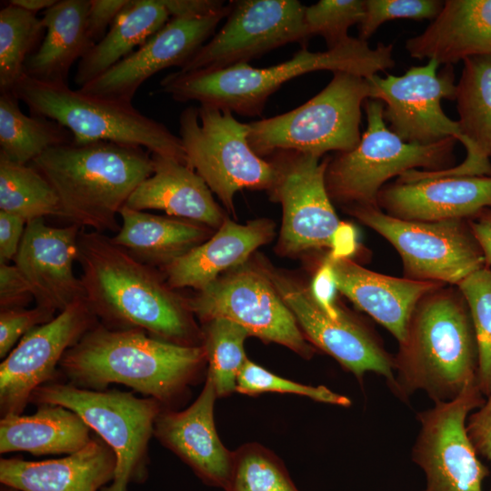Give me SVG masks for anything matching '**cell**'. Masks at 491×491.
Returning <instances> with one entry per match:
<instances>
[{
	"label": "cell",
	"mask_w": 491,
	"mask_h": 491,
	"mask_svg": "<svg viewBox=\"0 0 491 491\" xmlns=\"http://www.w3.org/2000/svg\"><path fill=\"white\" fill-rule=\"evenodd\" d=\"M77 261L85 297L97 318L115 328L139 329L164 341L195 346L189 308L145 264L111 238L80 231Z\"/></svg>",
	"instance_id": "6da1fadb"
},
{
	"label": "cell",
	"mask_w": 491,
	"mask_h": 491,
	"mask_svg": "<svg viewBox=\"0 0 491 491\" xmlns=\"http://www.w3.org/2000/svg\"><path fill=\"white\" fill-rule=\"evenodd\" d=\"M456 85L457 121L467 142L458 165L436 171L453 176L491 175V57L466 58Z\"/></svg>",
	"instance_id": "83f0119b"
},
{
	"label": "cell",
	"mask_w": 491,
	"mask_h": 491,
	"mask_svg": "<svg viewBox=\"0 0 491 491\" xmlns=\"http://www.w3.org/2000/svg\"><path fill=\"white\" fill-rule=\"evenodd\" d=\"M235 391L251 396L262 393H288L326 404L341 406L351 405L347 396L335 393L325 386H312L285 379L248 359L238 374Z\"/></svg>",
	"instance_id": "ab89813d"
},
{
	"label": "cell",
	"mask_w": 491,
	"mask_h": 491,
	"mask_svg": "<svg viewBox=\"0 0 491 491\" xmlns=\"http://www.w3.org/2000/svg\"><path fill=\"white\" fill-rule=\"evenodd\" d=\"M0 211L27 222L61 215L59 198L49 181L32 165L0 153Z\"/></svg>",
	"instance_id": "836d02e7"
},
{
	"label": "cell",
	"mask_w": 491,
	"mask_h": 491,
	"mask_svg": "<svg viewBox=\"0 0 491 491\" xmlns=\"http://www.w3.org/2000/svg\"><path fill=\"white\" fill-rule=\"evenodd\" d=\"M206 323L203 346L209 363L207 376L217 397L226 396L235 391L238 374L247 359L244 343L250 335L243 326L225 318Z\"/></svg>",
	"instance_id": "d590c367"
},
{
	"label": "cell",
	"mask_w": 491,
	"mask_h": 491,
	"mask_svg": "<svg viewBox=\"0 0 491 491\" xmlns=\"http://www.w3.org/2000/svg\"><path fill=\"white\" fill-rule=\"evenodd\" d=\"M365 13V0H320L306 6L305 23L310 36L321 35L333 48L350 36L348 29L360 24Z\"/></svg>",
	"instance_id": "f35d334b"
},
{
	"label": "cell",
	"mask_w": 491,
	"mask_h": 491,
	"mask_svg": "<svg viewBox=\"0 0 491 491\" xmlns=\"http://www.w3.org/2000/svg\"><path fill=\"white\" fill-rule=\"evenodd\" d=\"M275 289L310 341L362 380L368 372L383 376L390 388L395 380L394 356L369 327L341 309L330 316L310 289L276 273L266 272Z\"/></svg>",
	"instance_id": "ac0fdd59"
},
{
	"label": "cell",
	"mask_w": 491,
	"mask_h": 491,
	"mask_svg": "<svg viewBox=\"0 0 491 491\" xmlns=\"http://www.w3.org/2000/svg\"><path fill=\"white\" fill-rule=\"evenodd\" d=\"M444 5L440 0H365L359 38L366 41L385 22L395 19H435Z\"/></svg>",
	"instance_id": "60d3db41"
},
{
	"label": "cell",
	"mask_w": 491,
	"mask_h": 491,
	"mask_svg": "<svg viewBox=\"0 0 491 491\" xmlns=\"http://www.w3.org/2000/svg\"><path fill=\"white\" fill-rule=\"evenodd\" d=\"M486 397L484 404L468 416L466 429L476 453L491 464V393Z\"/></svg>",
	"instance_id": "ee69618b"
},
{
	"label": "cell",
	"mask_w": 491,
	"mask_h": 491,
	"mask_svg": "<svg viewBox=\"0 0 491 491\" xmlns=\"http://www.w3.org/2000/svg\"><path fill=\"white\" fill-rule=\"evenodd\" d=\"M12 93L30 114L52 119L70 131L76 143L109 141L140 146L186 165L180 137L132 103L93 96L68 85L44 83L25 75Z\"/></svg>",
	"instance_id": "8992f818"
},
{
	"label": "cell",
	"mask_w": 491,
	"mask_h": 491,
	"mask_svg": "<svg viewBox=\"0 0 491 491\" xmlns=\"http://www.w3.org/2000/svg\"><path fill=\"white\" fill-rule=\"evenodd\" d=\"M477 346L460 291L444 286L416 305L394 356L392 393L403 401L422 390L434 401L456 398L476 380Z\"/></svg>",
	"instance_id": "3957f363"
},
{
	"label": "cell",
	"mask_w": 491,
	"mask_h": 491,
	"mask_svg": "<svg viewBox=\"0 0 491 491\" xmlns=\"http://www.w3.org/2000/svg\"><path fill=\"white\" fill-rule=\"evenodd\" d=\"M119 215L122 225L111 240L143 263L165 262L166 266L200 245L205 235V230L195 224L126 205Z\"/></svg>",
	"instance_id": "1f68e13d"
},
{
	"label": "cell",
	"mask_w": 491,
	"mask_h": 491,
	"mask_svg": "<svg viewBox=\"0 0 491 491\" xmlns=\"http://www.w3.org/2000/svg\"><path fill=\"white\" fill-rule=\"evenodd\" d=\"M249 125L229 110L209 105L189 106L179 115V137L186 165L232 210L234 195L248 189H272L278 171L248 144Z\"/></svg>",
	"instance_id": "30bf717a"
},
{
	"label": "cell",
	"mask_w": 491,
	"mask_h": 491,
	"mask_svg": "<svg viewBox=\"0 0 491 491\" xmlns=\"http://www.w3.org/2000/svg\"><path fill=\"white\" fill-rule=\"evenodd\" d=\"M328 85L300 106L248 123V144L260 157L292 150L317 157L346 152L360 141L362 106L373 87L364 77L334 72Z\"/></svg>",
	"instance_id": "52a82bcc"
},
{
	"label": "cell",
	"mask_w": 491,
	"mask_h": 491,
	"mask_svg": "<svg viewBox=\"0 0 491 491\" xmlns=\"http://www.w3.org/2000/svg\"><path fill=\"white\" fill-rule=\"evenodd\" d=\"M336 289L386 327L399 342L417 302L445 284L395 277L368 270L349 257L328 256Z\"/></svg>",
	"instance_id": "603a6c76"
},
{
	"label": "cell",
	"mask_w": 491,
	"mask_h": 491,
	"mask_svg": "<svg viewBox=\"0 0 491 491\" xmlns=\"http://www.w3.org/2000/svg\"><path fill=\"white\" fill-rule=\"evenodd\" d=\"M392 44L372 48L367 41L349 37L324 52L304 46L291 59L256 68L239 63L225 68L187 73L175 71L160 81L161 92L178 102L229 110L240 115H259L269 96L283 84L302 75L327 70L346 72L366 79L395 65Z\"/></svg>",
	"instance_id": "277c9868"
},
{
	"label": "cell",
	"mask_w": 491,
	"mask_h": 491,
	"mask_svg": "<svg viewBox=\"0 0 491 491\" xmlns=\"http://www.w3.org/2000/svg\"><path fill=\"white\" fill-rule=\"evenodd\" d=\"M127 3L128 0H90L87 34L95 45L105 35L107 28Z\"/></svg>",
	"instance_id": "f6af8a7d"
},
{
	"label": "cell",
	"mask_w": 491,
	"mask_h": 491,
	"mask_svg": "<svg viewBox=\"0 0 491 491\" xmlns=\"http://www.w3.org/2000/svg\"><path fill=\"white\" fill-rule=\"evenodd\" d=\"M35 299L30 285L14 265L0 264L1 310L25 308Z\"/></svg>",
	"instance_id": "7bdbcfd3"
},
{
	"label": "cell",
	"mask_w": 491,
	"mask_h": 491,
	"mask_svg": "<svg viewBox=\"0 0 491 491\" xmlns=\"http://www.w3.org/2000/svg\"><path fill=\"white\" fill-rule=\"evenodd\" d=\"M231 9L232 1L204 16L171 17L131 55L79 90L96 97L132 103L138 88L152 75L170 66L183 67L214 35Z\"/></svg>",
	"instance_id": "d6986e66"
},
{
	"label": "cell",
	"mask_w": 491,
	"mask_h": 491,
	"mask_svg": "<svg viewBox=\"0 0 491 491\" xmlns=\"http://www.w3.org/2000/svg\"><path fill=\"white\" fill-rule=\"evenodd\" d=\"M96 324L83 297L24 336L0 365L1 416L22 414L33 392L54 378L66 351Z\"/></svg>",
	"instance_id": "e0dca14e"
},
{
	"label": "cell",
	"mask_w": 491,
	"mask_h": 491,
	"mask_svg": "<svg viewBox=\"0 0 491 491\" xmlns=\"http://www.w3.org/2000/svg\"><path fill=\"white\" fill-rule=\"evenodd\" d=\"M56 313L35 306L31 309H5L0 313V357H5L16 342L34 328L52 320Z\"/></svg>",
	"instance_id": "b9f144b4"
},
{
	"label": "cell",
	"mask_w": 491,
	"mask_h": 491,
	"mask_svg": "<svg viewBox=\"0 0 491 491\" xmlns=\"http://www.w3.org/2000/svg\"><path fill=\"white\" fill-rule=\"evenodd\" d=\"M364 108L367 125L359 143L329 159L326 185L331 200L377 205L379 191L392 177L419 167L437 171L453 166L456 138L430 145L406 143L386 125L382 101L366 99Z\"/></svg>",
	"instance_id": "ba28073f"
},
{
	"label": "cell",
	"mask_w": 491,
	"mask_h": 491,
	"mask_svg": "<svg viewBox=\"0 0 491 491\" xmlns=\"http://www.w3.org/2000/svg\"><path fill=\"white\" fill-rule=\"evenodd\" d=\"M278 178L271 191L283 206L281 245L290 253L335 248L346 224L338 217L326 185L330 157L292 150L274 152Z\"/></svg>",
	"instance_id": "9a60e30c"
},
{
	"label": "cell",
	"mask_w": 491,
	"mask_h": 491,
	"mask_svg": "<svg viewBox=\"0 0 491 491\" xmlns=\"http://www.w3.org/2000/svg\"><path fill=\"white\" fill-rule=\"evenodd\" d=\"M416 59L452 65L474 56L491 57V0H446L438 15L405 45Z\"/></svg>",
	"instance_id": "d4e9b609"
},
{
	"label": "cell",
	"mask_w": 491,
	"mask_h": 491,
	"mask_svg": "<svg viewBox=\"0 0 491 491\" xmlns=\"http://www.w3.org/2000/svg\"><path fill=\"white\" fill-rule=\"evenodd\" d=\"M469 226L482 250L486 263L491 265V208H486L476 215Z\"/></svg>",
	"instance_id": "681fc988"
},
{
	"label": "cell",
	"mask_w": 491,
	"mask_h": 491,
	"mask_svg": "<svg viewBox=\"0 0 491 491\" xmlns=\"http://www.w3.org/2000/svg\"><path fill=\"white\" fill-rule=\"evenodd\" d=\"M266 220L247 225L225 221L216 234L165 266L167 284L173 288L203 289L222 271L246 261L258 246L272 236Z\"/></svg>",
	"instance_id": "4316f807"
},
{
	"label": "cell",
	"mask_w": 491,
	"mask_h": 491,
	"mask_svg": "<svg viewBox=\"0 0 491 491\" xmlns=\"http://www.w3.org/2000/svg\"><path fill=\"white\" fill-rule=\"evenodd\" d=\"M305 10L296 0L232 1L224 25L178 71L225 68L286 44L304 45L311 37Z\"/></svg>",
	"instance_id": "4fadbf2b"
},
{
	"label": "cell",
	"mask_w": 491,
	"mask_h": 491,
	"mask_svg": "<svg viewBox=\"0 0 491 491\" xmlns=\"http://www.w3.org/2000/svg\"><path fill=\"white\" fill-rule=\"evenodd\" d=\"M30 402L58 405L74 411L114 451V478L100 491H126L130 483L145 479L148 443L164 406L159 401L118 390L48 382L33 392Z\"/></svg>",
	"instance_id": "9c48e42d"
},
{
	"label": "cell",
	"mask_w": 491,
	"mask_h": 491,
	"mask_svg": "<svg viewBox=\"0 0 491 491\" xmlns=\"http://www.w3.org/2000/svg\"><path fill=\"white\" fill-rule=\"evenodd\" d=\"M205 359L204 346L97 323L66 351L59 367L76 386L105 390L111 383L122 384L164 406L186 389Z\"/></svg>",
	"instance_id": "7a4b0ae2"
},
{
	"label": "cell",
	"mask_w": 491,
	"mask_h": 491,
	"mask_svg": "<svg viewBox=\"0 0 491 491\" xmlns=\"http://www.w3.org/2000/svg\"><path fill=\"white\" fill-rule=\"evenodd\" d=\"M12 92L0 95V153L29 165L46 150L74 141L70 131L45 116L26 115Z\"/></svg>",
	"instance_id": "d6a6232c"
},
{
	"label": "cell",
	"mask_w": 491,
	"mask_h": 491,
	"mask_svg": "<svg viewBox=\"0 0 491 491\" xmlns=\"http://www.w3.org/2000/svg\"><path fill=\"white\" fill-rule=\"evenodd\" d=\"M149 151L109 141L52 147L30 165L52 185L60 216L102 233L118 228L116 215L154 172Z\"/></svg>",
	"instance_id": "5b68a950"
},
{
	"label": "cell",
	"mask_w": 491,
	"mask_h": 491,
	"mask_svg": "<svg viewBox=\"0 0 491 491\" xmlns=\"http://www.w3.org/2000/svg\"><path fill=\"white\" fill-rule=\"evenodd\" d=\"M170 19L162 0H128L105 35L78 62L74 77L80 87L131 55Z\"/></svg>",
	"instance_id": "4dcf8cb0"
},
{
	"label": "cell",
	"mask_w": 491,
	"mask_h": 491,
	"mask_svg": "<svg viewBox=\"0 0 491 491\" xmlns=\"http://www.w3.org/2000/svg\"><path fill=\"white\" fill-rule=\"evenodd\" d=\"M171 17L204 16L224 8L217 0H162Z\"/></svg>",
	"instance_id": "c3c4849f"
},
{
	"label": "cell",
	"mask_w": 491,
	"mask_h": 491,
	"mask_svg": "<svg viewBox=\"0 0 491 491\" xmlns=\"http://www.w3.org/2000/svg\"><path fill=\"white\" fill-rule=\"evenodd\" d=\"M217 397L209 376L196 400L186 409L162 408L154 436L174 452L206 485L225 489L232 471L234 452L221 442L214 421Z\"/></svg>",
	"instance_id": "7402d4cb"
},
{
	"label": "cell",
	"mask_w": 491,
	"mask_h": 491,
	"mask_svg": "<svg viewBox=\"0 0 491 491\" xmlns=\"http://www.w3.org/2000/svg\"><path fill=\"white\" fill-rule=\"evenodd\" d=\"M485 402L477 381L453 400L419 412L412 460L426 476L423 491H483L488 468L478 459L466 429L469 414Z\"/></svg>",
	"instance_id": "7c38bea8"
},
{
	"label": "cell",
	"mask_w": 491,
	"mask_h": 491,
	"mask_svg": "<svg viewBox=\"0 0 491 491\" xmlns=\"http://www.w3.org/2000/svg\"><path fill=\"white\" fill-rule=\"evenodd\" d=\"M26 225L22 217L0 211V264L14 260Z\"/></svg>",
	"instance_id": "bcb514c9"
},
{
	"label": "cell",
	"mask_w": 491,
	"mask_h": 491,
	"mask_svg": "<svg viewBox=\"0 0 491 491\" xmlns=\"http://www.w3.org/2000/svg\"><path fill=\"white\" fill-rule=\"evenodd\" d=\"M429 59L426 65L412 66L402 75H378L367 78L373 87L371 99L384 104L388 128L406 143L430 145L454 137L466 147L457 121L450 119L441 100L456 99V85L452 65Z\"/></svg>",
	"instance_id": "5bb4252c"
},
{
	"label": "cell",
	"mask_w": 491,
	"mask_h": 491,
	"mask_svg": "<svg viewBox=\"0 0 491 491\" xmlns=\"http://www.w3.org/2000/svg\"><path fill=\"white\" fill-rule=\"evenodd\" d=\"M56 2V0H11L8 4L35 14L53 6Z\"/></svg>",
	"instance_id": "f907efd6"
},
{
	"label": "cell",
	"mask_w": 491,
	"mask_h": 491,
	"mask_svg": "<svg viewBox=\"0 0 491 491\" xmlns=\"http://www.w3.org/2000/svg\"><path fill=\"white\" fill-rule=\"evenodd\" d=\"M90 0H61L43 12L45 36L28 57L24 75L48 84L67 85L72 65L95 45L87 34Z\"/></svg>",
	"instance_id": "f1b7e54d"
},
{
	"label": "cell",
	"mask_w": 491,
	"mask_h": 491,
	"mask_svg": "<svg viewBox=\"0 0 491 491\" xmlns=\"http://www.w3.org/2000/svg\"><path fill=\"white\" fill-rule=\"evenodd\" d=\"M386 214L408 221L465 219L491 208V175L453 176L411 170L379 191Z\"/></svg>",
	"instance_id": "ffe728a7"
},
{
	"label": "cell",
	"mask_w": 491,
	"mask_h": 491,
	"mask_svg": "<svg viewBox=\"0 0 491 491\" xmlns=\"http://www.w3.org/2000/svg\"><path fill=\"white\" fill-rule=\"evenodd\" d=\"M317 303L332 316H337L341 311L335 302L336 289L329 265L325 261L318 270L310 288Z\"/></svg>",
	"instance_id": "7dc6e473"
},
{
	"label": "cell",
	"mask_w": 491,
	"mask_h": 491,
	"mask_svg": "<svg viewBox=\"0 0 491 491\" xmlns=\"http://www.w3.org/2000/svg\"><path fill=\"white\" fill-rule=\"evenodd\" d=\"M187 306L203 321L225 318L250 336L283 345L304 357L312 356L294 315L266 275L246 270L215 279Z\"/></svg>",
	"instance_id": "2e32d148"
},
{
	"label": "cell",
	"mask_w": 491,
	"mask_h": 491,
	"mask_svg": "<svg viewBox=\"0 0 491 491\" xmlns=\"http://www.w3.org/2000/svg\"><path fill=\"white\" fill-rule=\"evenodd\" d=\"M225 491H299L282 461L258 444L234 451L233 466Z\"/></svg>",
	"instance_id": "8d00e7d4"
},
{
	"label": "cell",
	"mask_w": 491,
	"mask_h": 491,
	"mask_svg": "<svg viewBox=\"0 0 491 491\" xmlns=\"http://www.w3.org/2000/svg\"><path fill=\"white\" fill-rule=\"evenodd\" d=\"M349 212L396 248L406 278L456 286L486 266L482 250L464 219L408 221L391 216L374 205H349Z\"/></svg>",
	"instance_id": "8fae6325"
},
{
	"label": "cell",
	"mask_w": 491,
	"mask_h": 491,
	"mask_svg": "<svg viewBox=\"0 0 491 491\" xmlns=\"http://www.w3.org/2000/svg\"><path fill=\"white\" fill-rule=\"evenodd\" d=\"M456 286L466 300L475 331L477 385L487 396L491 393V268L485 266Z\"/></svg>",
	"instance_id": "74e56055"
},
{
	"label": "cell",
	"mask_w": 491,
	"mask_h": 491,
	"mask_svg": "<svg viewBox=\"0 0 491 491\" xmlns=\"http://www.w3.org/2000/svg\"><path fill=\"white\" fill-rule=\"evenodd\" d=\"M116 457L103 440L93 437L81 450L42 461L1 458L0 482L21 491H100L115 476Z\"/></svg>",
	"instance_id": "cb8c5ba5"
},
{
	"label": "cell",
	"mask_w": 491,
	"mask_h": 491,
	"mask_svg": "<svg viewBox=\"0 0 491 491\" xmlns=\"http://www.w3.org/2000/svg\"><path fill=\"white\" fill-rule=\"evenodd\" d=\"M45 34L35 14L7 4L0 10V93L12 92Z\"/></svg>",
	"instance_id": "e575fe53"
},
{
	"label": "cell",
	"mask_w": 491,
	"mask_h": 491,
	"mask_svg": "<svg viewBox=\"0 0 491 491\" xmlns=\"http://www.w3.org/2000/svg\"><path fill=\"white\" fill-rule=\"evenodd\" d=\"M1 491H21V490L2 485Z\"/></svg>",
	"instance_id": "816d5d0a"
},
{
	"label": "cell",
	"mask_w": 491,
	"mask_h": 491,
	"mask_svg": "<svg viewBox=\"0 0 491 491\" xmlns=\"http://www.w3.org/2000/svg\"><path fill=\"white\" fill-rule=\"evenodd\" d=\"M79 226L53 227L44 218L26 223L14 259L31 286L36 306L60 313L85 297L73 270L78 256Z\"/></svg>",
	"instance_id": "44dd1931"
},
{
	"label": "cell",
	"mask_w": 491,
	"mask_h": 491,
	"mask_svg": "<svg viewBox=\"0 0 491 491\" xmlns=\"http://www.w3.org/2000/svg\"><path fill=\"white\" fill-rule=\"evenodd\" d=\"M153 174L132 193L125 205L135 210L157 209L170 215L217 226L220 207L204 179L187 165L158 154L151 155Z\"/></svg>",
	"instance_id": "484cf974"
},
{
	"label": "cell",
	"mask_w": 491,
	"mask_h": 491,
	"mask_svg": "<svg viewBox=\"0 0 491 491\" xmlns=\"http://www.w3.org/2000/svg\"><path fill=\"white\" fill-rule=\"evenodd\" d=\"M91 428L74 411L58 405H39L30 416L10 414L0 420V452L35 456L73 454L91 440Z\"/></svg>",
	"instance_id": "f546056e"
}]
</instances>
